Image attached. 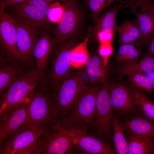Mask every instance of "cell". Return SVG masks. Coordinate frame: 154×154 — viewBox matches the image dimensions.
Returning a JSON list of instances; mask_svg holds the SVG:
<instances>
[{
	"instance_id": "25",
	"label": "cell",
	"mask_w": 154,
	"mask_h": 154,
	"mask_svg": "<svg viewBox=\"0 0 154 154\" xmlns=\"http://www.w3.org/2000/svg\"><path fill=\"white\" fill-rule=\"evenodd\" d=\"M154 70V56L141 58L137 62L131 64H123L117 69L120 77L136 73H143Z\"/></svg>"
},
{
	"instance_id": "12",
	"label": "cell",
	"mask_w": 154,
	"mask_h": 154,
	"mask_svg": "<svg viewBox=\"0 0 154 154\" xmlns=\"http://www.w3.org/2000/svg\"><path fill=\"white\" fill-rule=\"evenodd\" d=\"M48 4L44 0H25L12 7V14L32 21L46 31H52L53 27L47 16Z\"/></svg>"
},
{
	"instance_id": "5",
	"label": "cell",
	"mask_w": 154,
	"mask_h": 154,
	"mask_svg": "<svg viewBox=\"0 0 154 154\" xmlns=\"http://www.w3.org/2000/svg\"><path fill=\"white\" fill-rule=\"evenodd\" d=\"M111 83L109 75L99 82L92 134L99 139L109 142L112 139L113 133L112 116L113 112L110 97Z\"/></svg>"
},
{
	"instance_id": "4",
	"label": "cell",
	"mask_w": 154,
	"mask_h": 154,
	"mask_svg": "<svg viewBox=\"0 0 154 154\" xmlns=\"http://www.w3.org/2000/svg\"><path fill=\"white\" fill-rule=\"evenodd\" d=\"M11 15L15 22L20 62L26 70L36 68L33 55L34 48L41 33L45 30L29 20L12 13Z\"/></svg>"
},
{
	"instance_id": "22",
	"label": "cell",
	"mask_w": 154,
	"mask_h": 154,
	"mask_svg": "<svg viewBox=\"0 0 154 154\" xmlns=\"http://www.w3.org/2000/svg\"><path fill=\"white\" fill-rule=\"evenodd\" d=\"M126 85L139 112L146 118L154 123V102L145 92L132 85Z\"/></svg>"
},
{
	"instance_id": "11",
	"label": "cell",
	"mask_w": 154,
	"mask_h": 154,
	"mask_svg": "<svg viewBox=\"0 0 154 154\" xmlns=\"http://www.w3.org/2000/svg\"><path fill=\"white\" fill-rule=\"evenodd\" d=\"M0 5V47L10 61L20 63L17 45L15 21L11 15L6 13Z\"/></svg>"
},
{
	"instance_id": "39",
	"label": "cell",
	"mask_w": 154,
	"mask_h": 154,
	"mask_svg": "<svg viewBox=\"0 0 154 154\" xmlns=\"http://www.w3.org/2000/svg\"><path fill=\"white\" fill-rule=\"evenodd\" d=\"M85 1H86L87 0H84Z\"/></svg>"
},
{
	"instance_id": "28",
	"label": "cell",
	"mask_w": 154,
	"mask_h": 154,
	"mask_svg": "<svg viewBox=\"0 0 154 154\" xmlns=\"http://www.w3.org/2000/svg\"><path fill=\"white\" fill-rule=\"evenodd\" d=\"M132 85L145 92H154V83L152 80L145 74L136 73L127 76Z\"/></svg>"
},
{
	"instance_id": "33",
	"label": "cell",
	"mask_w": 154,
	"mask_h": 154,
	"mask_svg": "<svg viewBox=\"0 0 154 154\" xmlns=\"http://www.w3.org/2000/svg\"><path fill=\"white\" fill-rule=\"evenodd\" d=\"M98 54L105 60L112 54L113 48L111 43H100L98 48Z\"/></svg>"
},
{
	"instance_id": "20",
	"label": "cell",
	"mask_w": 154,
	"mask_h": 154,
	"mask_svg": "<svg viewBox=\"0 0 154 154\" xmlns=\"http://www.w3.org/2000/svg\"><path fill=\"white\" fill-rule=\"evenodd\" d=\"M88 82L100 81L109 74L108 66L103 58L96 53L92 54L81 69Z\"/></svg>"
},
{
	"instance_id": "10",
	"label": "cell",
	"mask_w": 154,
	"mask_h": 154,
	"mask_svg": "<svg viewBox=\"0 0 154 154\" xmlns=\"http://www.w3.org/2000/svg\"><path fill=\"white\" fill-rule=\"evenodd\" d=\"M44 127L37 129L20 128L0 146V154H35Z\"/></svg>"
},
{
	"instance_id": "29",
	"label": "cell",
	"mask_w": 154,
	"mask_h": 154,
	"mask_svg": "<svg viewBox=\"0 0 154 154\" xmlns=\"http://www.w3.org/2000/svg\"><path fill=\"white\" fill-rule=\"evenodd\" d=\"M124 0H87L85 1L91 11L92 17L94 22L104 9L109 6L113 2H117L119 3Z\"/></svg>"
},
{
	"instance_id": "21",
	"label": "cell",
	"mask_w": 154,
	"mask_h": 154,
	"mask_svg": "<svg viewBox=\"0 0 154 154\" xmlns=\"http://www.w3.org/2000/svg\"><path fill=\"white\" fill-rule=\"evenodd\" d=\"M131 13L137 17L140 28V35L138 44L142 49L146 47L149 37L154 33V16L148 11L140 9H131Z\"/></svg>"
},
{
	"instance_id": "16",
	"label": "cell",
	"mask_w": 154,
	"mask_h": 154,
	"mask_svg": "<svg viewBox=\"0 0 154 154\" xmlns=\"http://www.w3.org/2000/svg\"><path fill=\"white\" fill-rule=\"evenodd\" d=\"M58 42L57 40L44 30L41 33L35 46L33 55L35 68L44 81L47 74L46 68L48 62Z\"/></svg>"
},
{
	"instance_id": "7",
	"label": "cell",
	"mask_w": 154,
	"mask_h": 154,
	"mask_svg": "<svg viewBox=\"0 0 154 154\" xmlns=\"http://www.w3.org/2000/svg\"><path fill=\"white\" fill-rule=\"evenodd\" d=\"M76 144L72 135L57 124L50 122L44 127L35 154L74 153Z\"/></svg>"
},
{
	"instance_id": "36",
	"label": "cell",
	"mask_w": 154,
	"mask_h": 154,
	"mask_svg": "<svg viewBox=\"0 0 154 154\" xmlns=\"http://www.w3.org/2000/svg\"><path fill=\"white\" fill-rule=\"evenodd\" d=\"M144 74L150 78L154 83V70Z\"/></svg>"
},
{
	"instance_id": "38",
	"label": "cell",
	"mask_w": 154,
	"mask_h": 154,
	"mask_svg": "<svg viewBox=\"0 0 154 154\" xmlns=\"http://www.w3.org/2000/svg\"><path fill=\"white\" fill-rule=\"evenodd\" d=\"M153 150H154V142H153Z\"/></svg>"
},
{
	"instance_id": "37",
	"label": "cell",
	"mask_w": 154,
	"mask_h": 154,
	"mask_svg": "<svg viewBox=\"0 0 154 154\" xmlns=\"http://www.w3.org/2000/svg\"><path fill=\"white\" fill-rule=\"evenodd\" d=\"M46 2L48 3H49L55 0H44Z\"/></svg>"
},
{
	"instance_id": "15",
	"label": "cell",
	"mask_w": 154,
	"mask_h": 154,
	"mask_svg": "<svg viewBox=\"0 0 154 154\" xmlns=\"http://www.w3.org/2000/svg\"><path fill=\"white\" fill-rule=\"evenodd\" d=\"M110 97L113 112L124 117L139 111L126 84L111 81Z\"/></svg>"
},
{
	"instance_id": "8",
	"label": "cell",
	"mask_w": 154,
	"mask_h": 154,
	"mask_svg": "<svg viewBox=\"0 0 154 154\" xmlns=\"http://www.w3.org/2000/svg\"><path fill=\"white\" fill-rule=\"evenodd\" d=\"M87 82L81 69L72 70L53 102L52 122L60 119L74 104Z\"/></svg>"
},
{
	"instance_id": "18",
	"label": "cell",
	"mask_w": 154,
	"mask_h": 154,
	"mask_svg": "<svg viewBox=\"0 0 154 154\" xmlns=\"http://www.w3.org/2000/svg\"><path fill=\"white\" fill-rule=\"evenodd\" d=\"M125 133L147 137L154 142V123L139 112L124 117L121 121Z\"/></svg>"
},
{
	"instance_id": "13",
	"label": "cell",
	"mask_w": 154,
	"mask_h": 154,
	"mask_svg": "<svg viewBox=\"0 0 154 154\" xmlns=\"http://www.w3.org/2000/svg\"><path fill=\"white\" fill-rule=\"evenodd\" d=\"M74 138L76 144L74 153L81 154H117L111 144L95 136L79 131H68Z\"/></svg>"
},
{
	"instance_id": "26",
	"label": "cell",
	"mask_w": 154,
	"mask_h": 154,
	"mask_svg": "<svg viewBox=\"0 0 154 154\" xmlns=\"http://www.w3.org/2000/svg\"><path fill=\"white\" fill-rule=\"evenodd\" d=\"M112 120V139L115 148L118 154H128L127 143L123 127L118 117L113 112Z\"/></svg>"
},
{
	"instance_id": "2",
	"label": "cell",
	"mask_w": 154,
	"mask_h": 154,
	"mask_svg": "<svg viewBox=\"0 0 154 154\" xmlns=\"http://www.w3.org/2000/svg\"><path fill=\"white\" fill-rule=\"evenodd\" d=\"M81 38L78 35L65 40L58 41L52 52L53 54L49 60L51 67L46 75V82L53 102L71 72V51Z\"/></svg>"
},
{
	"instance_id": "27",
	"label": "cell",
	"mask_w": 154,
	"mask_h": 154,
	"mask_svg": "<svg viewBox=\"0 0 154 154\" xmlns=\"http://www.w3.org/2000/svg\"><path fill=\"white\" fill-rule=\"evenodd\" d=\"M141 54V50L137 48L134 44H127L119 46L115 55V59L123 64L136 63Z\"/></svg>"
},
{
	"instance_id": "30",
	"label": "cell",
	"mask_w": 154,
	"mask_h": 154,
	"mask_svg": "<svg viewBox=\"0 0 154 154\" xmlns=\"http://www.w3.org/2000/svg\"><path fill=\"white\" fill-rule=\"evenodd\" d=\"M65 11L62 3L57 1L48 4L47 16L51 23H58L62 19Z\"/></svg>"
},
{
	"instance_id": "35",
	"label": "cell",
	"mask_w": 154,
	"mask_h": 154,
	"mask_svg": "<svg viewBox=\"0 0 154 154\" xmlns=\"http://www.w3.org/2000/svg\"><path fill=\"white\" fill-rule=\"evenodd\" d=\"M25 0H0V5L5 9L9 7H12L21 3Z\"/></svg>"
},
{
	"instance_id": "31",
	"label": "cell",
	"mask_w": 154,
	"mask_h": 154,
	"mask_svg": "<svg viewBox=\"0 0 154 154\" xmlns=\"http://www.w3.org/2000/svg\"><path fill=\"white\" fill-rule=\"evenodd\" d=\"M131 6L146 11L154 16V2L152 0H132Z\"/></svg>"
},
{
	"instance_id": "34",
	"label": "cell",
	"mask_w": 154,
	"mask_h": 154,
	"mask_svg": "<svg viewBox=\"0 0 154 154\" xmlns=\"http://www.w3.org/2000/svg\"><path fill=\"white\" fill-rule=\"evenodd\" d=\"M146 47V50L143 54L141 58L154 56V33L148 38Z\"/></svg>"
},
{
	"instance_id": "19",
	"label": "cell",
	"mask_w": 154,
	"mask_h": 154,
	"mask_svg": "<svg viewBox=\"0 0 154 154\" xmlns=\"http://www.w3.org/2000/svg\"><path fill=\"white\" fill-rule=\"evenodd\" d=\"M20 63L11 62L4 52L0 54V95L3 93L9 87L25 70Z\"/></svg>"
},
{
	"instance_id": "6",
	"label": "cell",
	"mask_w": 154,
	"mask_h": 154,
	"mask_svg": "<svg viewBox=\"0 0 154 154\" xmlns=\"http://www.w3.org/2000/svg\"><path fill=\"white\" fill-rule=\"evenodd\" d=\"M52 104L46 83L40 84L30 98L27 117L20 128L37 129L52 122Z\"/></svg>"
},
{
	"instance_id": "14",
	"label": "cell",
	"mask_w": 154,
	"mask_h": 154,
	"mask_svg": "<svg viewBox=\"0 0 154 154\" xmlns=\"http://www.w3.org/2000/svg\"><path fill=\"white\" fill-rule=\"evenodd\" d=\"M29 101L21 102L10 112L0 115V146L25 123Z\"/></svg>"
},
{
	"instance_id": "17",
	"label": "cell",
	"mask_w": 154,
	"mask_h": 154,
	"mask_svg": "<svg viewBox=\"0 0 154 154\" xmlns=\"http://www.w3.org/2000/svg\"><path fill=\"white\" fill-rule=\"evenodd\" d=\"M125 0L107 9L102 15H100L94 22L93 27L89 29V41L92 43L96 42V36L102 31H111L117 32L118 25L116 23V18L119 10L123 9L125 4Z\"/></svg>"
},
{
	"instance_id": "23",
	"label": "cell",
	"mask_w": 154,
	"mask_h": 154,
	"mask_svg": "<svg viewBox=\"0 0 154 154\" xmlns=\"http://www.w3.org/2000/svg\"><path fill=\"white\" fill-rule=\"evenodd\" d=\"M128 154L154 153L153 143L148 138L131 133H125Z\"/></svg>"
},
{
	"instance_id": "9",
	"label": "cell",
	"mask_w": 154,
	"mask_h": 154,
	"mask_svg": "<svg viewBox=\"0 0 154 154\" xmlns=\"http://www.w3.org/2000/svg\"><path fill=\"white\" fill-rule=\"evenodd\" d=\"M64 5L65 11L58 25L53 27L54 38L58 41L65 40L80 35L79 32L83 23L84 14L76 0H58Z\"/></svg>"
},
{
	"instance_id": "32",
	"label": "cell",
	"mask_w": 154,
	"mask_h": 154,
	"mask_svg": "<svg viewBox=\"0 0 154 154\" xmlns=\"http://www.w3.org/2000/svg\"><path fill=\"white\" fill-rule=\"evenodd\" d=\"M114 32L111 31H102L96 36V40L100 43H111L114 36Z\"/></svg>"
},
{
	"instance_id": "1",
	"label": "cell",
	"mask_w": 154,
	"mask_h": 154,
	"mask_svg": "<svg viewBox=\"0 0 154 154\" xmlns=\"http://www.w3.org/2000/svg\"><path fill=\"white\" fill-rule=\"evenodd\" d=\"M99 82H87L74 104L54 123L66 130L79 131L92 135Z\"/></svg>"
},
{
	"instance_id": "3",
	"label": "cell",
	"mask_w": 154,
	"mask_h": 154,
	"mask_svg": "<svg viewBox=\"0 0 154 154\" xmlns=\"http://www.w3.org/2000/svg\"><path fill=\"white\" fill-rule=\"evenodd\" d=\"M44 82L35 68L25 70L0 95V115L10 112L19 103L29 100L36 88Z\"/></svg>"
},
{
	"instance_id": "24",
	"label": "cell",
	"mask_w": 154,
	"mask_h": 154,
	"mask_svg": "<svg viewBox=\"0 0 154 154\" xmlns=\"http://www.w3.org/2000/svg\"><path fill=\"white\" fill-rule=\"evenodd\" d=\"M117 32L119 34V45L131 44L140 37V32L137 19L126 20L118 25Z\"/></svg>"
}]
</instances>
